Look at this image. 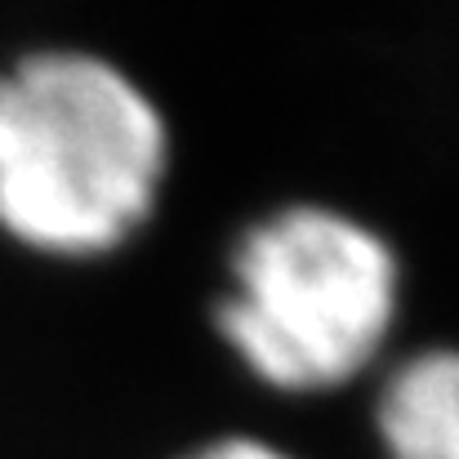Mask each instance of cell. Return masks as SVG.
Instances as JSON below:
<instances>
[{"label": "cell", "mask_w": 459, "mask_h": 459, "mask_svg": "<svg viewBox=\"0 0 459 459\" xmlns=\"http://www.w3.org/2000/svg\"><path fill=\"white\" fill-rule=\"evenodd\" d=\"M174 134L152 90L72 36L0 58V241L90 268L130 250L165 201Z\"/></svg>", "instance_id": "6da1fadb"}, {"label": "cell", "mask_w": 459, "mask_h": 459, "mask_svg": "<svg viewBox=\"0 0 459 459\" xmlns=\"http://www.w3.org/2000/svg\"><path fill=\"white\" fill-rule=\"evenodd\" d=\"M402 307L406 264L375 219L286 196L232 232L205 325L268 402H325L384 366Z\"/></svg>", "instance_id": "7a4b0ae2"}, {"label": "cell", "mask_w": 459, "mask_h": 459, "mask_svg": "<svg viewBox=\"0 0 459 459\" xmlns=\"http://www.w3.org/2000/svg\"><path fill=\"white\" fill-rule=\"evenodd\" d=\"M370 433L379 459H459V343H424L379 366Z\"/></svg>", "instance_id": "3957f363"}, {"label": "cell", "mask_w": 459, "mask_h": 459, "mask_svg": "<svg viewBox=\"0 0 459 459\" xmlns=\"http://www.w3.org/2000/svg\"><path fill=\"white\" fill-rule=\"evenodd\" d=\"M169 459H312L259 429H223V433H210L192 446H183L178 455Z\"/></svg>", "instance_id": "277c9868"}]
</instances>
